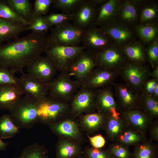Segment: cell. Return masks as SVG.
<instances>
[{
  "label": "cell",
  "instance_id": "f6af8a7d",
  "mask_svg": "<svg viewBox=\"0 0 158 158\" xmlns=\"http://www.w3.org/2000/svg\"><path fill=\"white\" fill-rule=\"evenodd\" d=\"M86 155L87 158H114L108 149L94 147L87 150Z\"/></svg>",
  "mask_w": 158,
  "mask_h": 158
},
{
  "label": "cell",
  "instance_id": "ab89813d",
  "mask_svg": "<svg viewBox=\"0 0 158 158\" xmlns=\"http://www.w3.org/2000/svg\"><path fill=\"white\" fill-rule=\"evenodd\" d=\"M54 129L59 134L71 137L76 136L78 133L76 125L70 120H66L59 123Z\"/></svg>",
  "mask_w": 158,
  "mask_h": 158
},
{
  "label": "cell",
  "instance_id": "277c9868",
  "mask_svg": "<svg viewBox=\"0 0 158 158\" xmlns=\"http://www.w3.org/2000/svg\"><path fill=\"white\" fill-rule=\"evenodd\" d=\"M47 85L49 97L56 100L67 103L70 102L80 87L68 73H60Z\"/></svg>",
  "mask_w": 158,
  "mask_h": 158
},
{
  "label": "cell",
  "instance_id": "f1b7e54d",
  "mask_svg": "<svg viewBox=\"0 0 158 158\" xmlns=\"http://www.w3.org/2000/svg\"><path fill=\"white\" fill-rule=\"evenodd\" d=\"M20 17L30 23L33 15V7L29 0H4Z\"/></svg>",
  "mask_w": 158,
  "mask_h": 158
},
{
  "label": "cell",
  "instance_id": "f546056e",
  "mask_svg": "<svg viewBox=\"0 0 158 158\" xmlns=\"http://www.w3.org/2000/svg\"><path fill=\"white\" fill-rule=\"evenodd\" d=\"M134 147L132 158H158V146L150 140Z\"/></svg>",
  "mask_w": 158,
  "mask_h": 158
},
{
  "label": "cell",
  "instance_id": "9c48e42d",
  "mask_svg": "<svg viewBox=\"0 0 158 158\" xmlns=\"http://www.w3.org/2000/svg\"><path fill=\"white\" fill-rule=\"evenodd\" d=\"M18 85L23 95L38 103L48 96L47 84L44 83L28 73H23L18 78Z\"/></svg>",
  "mask_w": 158,
  "mask_h": 158
},
{
  "label": "cell",
  "instance_id": "ffe728a7",
  "mask_svg": "<svg viewBox=\"0 0 158 158\" xmlns=\"http://www.w3.org/2000/svg\"><path fill=\"white\" fill-rule=\"evenodd\" d=\"M120 0H107L97 8L94 25L104 26L117 21Z\"/></svg>",
  "mask_w": 158,
  "mask_h": 158
},
{
  "label": "cell",
  "instance_id": "9a60e30c",
  "mask_svg": "<svg viewBox=\"0 0 158 158\" xmlns=\"http://www.w3.org/2000/svg\"><path fill=\"white\" fill-rule=\"evenodd\" d=\"M27 67L28 73L47 84L52 81L57 71L53 62L46 56H39Z\"/></svg>",
  "mask_w": 158,
  "mask_h": 158
},
{
  "label": "cell",
  "instance_id": "d590c367",
  "mask_svg": "<svg viewBox=\"0 0 158 158\" xmlns=\"http://www.w3.org/2000/svg\"><path fill=\"white\" fill-rule=\"evenodd\" d=\"M84 0H54L52 5L61 10L62 13H70L74 12Z\"/></svg>",
  "mask_w": 158,
  "mask_h": 158
},
{
  "label": "cell",
  "instance_id": "1f68e13d",
  "mask_svg": "<svg viewBox=\"0 0 158 158\" xmlns=\"http://www.w3.org/2000/svg\"><path fill=\"white\" fill-rule=\"evenodd\" d=\"M10 115L4 114L0 118V137L3 139L13 137L18 132Z\"/></svg>",
  "mask_w": 158,
  "mask_h": 158
},
{
  "label": "cell",
  "instance_id": "ee69618b",
  "mask_svg": "<svg viewBox=\"0 0 158 158\" xmlns=\"http://www.w3.org/2000/svg\"><path fill=\"white\" fill-rule=\"evenodd\" d=\"M54 0H35L33 11V14L45 15L52 5Z\"/></svg>",
  "mask_w": 158,
  "mask_h": 158
},
{
  "label": "cell",
  "instance_id": "8fae6325",
  "mask_svg": "<svg viewBox=\"0 0 158 158\" xmlns=\"http://www.w3.org/2000/svg\"><path fill=\"white\" fill-rule=\"evenodd\" d=\"M82 43L85 50L95 54L113 44L103 30L100 27L95 25L85 30Z\"/></svg>",
  "mask_w": 158,
  "mask_h": 158
},
{
  "label": "cell",
  "instance_id": "30bf717a",
  "mask_svg": "<svg viewBox=\"0 0 158 158\" xmlns=\"http://www.w3.org/2000/svg\"><path fill=\"white\" fill-rule=\"evenodd\" d=\"M96 90L80 87L69 102L70 112L75 115L94 112Z\"/></svg>",
  "mask_w": 158,
  "mask_h": 158
},
{
  "label": "cell",
  "instance_id": "cb8c5ba5",
  "mask_svg": "<svg viewBox=\"0 0 158 158\" xmlns=\"http://www.w3.org/2000/svg\"><path fill=\"white\" fill-rule=\"evenodd\" d=\"M29 25L0 18V44L18 37L21 33L27 31Z\"/></svg>",
  "mask_w": 158,
  "mask_h": 158
},
{
  "label": "cell",
  "instance_id": "ba28073f",
  "mask_svg": "<svg viewBox=\"0 0 158 158\" xmlns=\"http://www.w3.org/2000/svg\"><path fill=\"white\" fill-rule=\"evenodd\" d=\"M97 66L96 54L85 50L74 61L68 73L80 87Z\"/></svg>",
  "mask_w": 158,
  "mask_h": 158
},
{
  "label": "cell",
  "instance_id": "f5cc1de1",
  "mask_svg": "<svg viewBox=\"0 0 158 158\" xmlns=\"http://www.w3.org/2000/svg\"><path fill=\"white\" fill-rule=\"evenodd\" d=\"M152 96L156 99H158V85L156 87Z\"/></svg>",
  "mask_w": 158,
  "mask_h": 158
},
{
  "label": "cell",
  "instance_id": "681fc988",
  "mask_svg": "<svg viewBox=\"0 0 158 158\" xmlns=\"http://www.w3.org/2000/svg\"><path fill=\"white\" fill-rule=\"evenodd\" d=\"M152 72H150V76L153 78L158 79V66L153 69Z\"/></svg>",
  "mask_w": 158,
  "mask_h": 158
},
{
  "label": "cell",
  "instance_id": "60d3db41",
  "mask_svg": "<svg viewBox=\"0 0 158 158\" xmlns=\"http://www.w3.org/2000/svg\"><path fill=\"white\" fill-rule=\"evenodd\" d=\"M146 56L152 69L158 66V39L146 47Z\"/></svg>",
  "mask_w": 158,
  "mask_h": 158
},
{
  "label": "cell",
  "instance_id": "836d02e7",
  "mask_svg": "<svg viewBox=\"0 0 158 158\" xmlns=\"http://www.w3.org/2000/svg\"><path fill=\"white\" fill-rule=\"evenodd\" d=\"M51 28L48 24L44 16L33 14L27 30H30L32 32L45 34Z\"/></svg>",
  "mask_w": 158,
  "mask_h": 158
},
{
  "label": "cell",
  "instance_id": "7dc6e473",
  "mask_svg": "<svg viewBox=\"0 0 158 158\" xmlns=\"http://www.w3.org/2000/svg\"><path fill=\"white\" fill-rule=\"evenodd\" d=\"M91 144L93 147L100 149L103 147L106 143L104 138L101 135H96L89 137Z\"/></svg>",
  "mask_w": 158,
  "mask_h": 158
},
{
  "label": "cell",
  "instance_id": "b9f144b4",
  "mask_svg": "<svg viewBox=\"0 0 158 158\" xmlns=\"http://www.w3.org/2000/svg\"><path fill=\"white\" fill-rule=\"evenodd\" d=\"M114 158H131L132 153L129 147L115 142L111 144L108 149Z\"/></svg>",
  "mask_w": 158,
  "mask_h": 158
},
{
  "label": "cell",
  "instance_id": "4fadbf2b",
  "mask_svg": "<svg viewBox=\"0 0 158 158\" xmlns=\"http://www.w3.org/2000/svg\"><path fill=\"white\" fill-rule=\"evenodd\" d=\"M100 28L108 35L112 44L120 48L137 38L134 27L118 21Z\"/></svg>",
  "mask_w": 158,
  "mask_h": 158
},
{
  "label": "cell",
  "instance_id": "52a82bcc",
  "mask_svg": "<svg viewBox=\"0 0 158 158\" xmlns=\"http://www.w3.org/2000/svg\"><path fill=\"white\" fill-rule=\"evenodd\" d=\"M150 72L146 64L128 61L118 71V75L125 83L140 92L144 83L149 79Z\"/></svg>",
  "mask_w": 158,
  "mask_h": 158
},
{
  "label": "cell",
  "instance_id": "3957f363",
  "mask_svg": "<svg viewBox=\"0 0 158 158\" xmlns=\"http://www.w3.org/2000/svg\"><path fill=\"white\" fill-rule=\"evenodd\" d=\"M85 31L69 22L52 27L50 34L47 37L48 44L68 47L79 46Z\"/></svg>",
  "mask_w": 158,
  "mask_h": 158
},
{
  "label": "cell",
  "instance_id": "816d5d0a",
  "mask_svg": "<svg viewBox=\"0 0 158 158\" xmlns=\"http://www.w3.org/2000/svg\"><path fill=\"white\" fill-rule=\"evenodd\" d=\"M6 145V144L0 139V151L4 150Z\"/></svg>",
  "mask_w": 158,
  "mask_h": 158
},
{
  "label": "cell",
  "instance_id": "d4e9b609",
  "mask_svg": "<svg viewBox=\"0 0 158 158\" xmlns=\"http://www.w3.org/2000/svg\"><path fill=\"white\" fill-rule=\"evenodd\" d=\"M139 23H158V1L144 0L139 6Z\"/></svg>",
  "mask_w": 158,
  "mask_h": 158
},
{
  "label": "cell",
  "instance_id": "83f0119b",
  "mask_svg": "<svg viewBox=\"0 0 158 158\" xmlns=\"http://www.w3.org/2000/svg\"><path fill=\"white\" fill-rule=\"evenodd\" d=\"M147 140L146 135L133 130L128 126L115 142L129 147L135 146Z\"/></svg>",
  "mask_w": 158,
  "mask_h": 158
},
{
  "label": "cell",
  "instance_id": "8d00e7d4",
  "mask_svg": "<svg viewBox=\"0 0 158 158\" xmlns=\"http://www.w3.org/2000/svg\"><path fill=\"white\" fill-rule=\"evenodd\" d=\"M80 153L78 148L68 142H64L59 145L57 150L58 158H75Z\"/></svg>",
  "mask_w": 158,
  "mask_h": 158
},
{
  "label": "cell",
  "instance_id": "c3c4849f",
  "mask_svg": "<svg viewBox=\"0 0 158 158\" xmlns=\"http://www.w3.org/2000/svg\"><path fill=\"white\" fill-rule=\"evenodd\" d=\"M150 139L152 141L158 142V120L156 119L153 121L148 130Z\"/></svg>",
  "mask_w": 158,
  "mask_h": 158
},
{
  "label": "cell",
  "instance_id": "e0dca14e",
  "mask_svg": "<svg viewBox=\"0 0 158 158\" xmlns=\"http://www.w3.org/2000/svg\"><path fill=\"white\" fill-rule=\"evenodd\" d=\"M118 72L96 67L80 86L96 90L113 85Z\"/></svg>",
  "mask_w": 158,
  "mask_h": 158
},
{
  "label": "cell",
  "instance_id": "ac0fdd59",
  "mask_svg": "<svg viewBox=\"0 0 158 158\" xmlns=\"http://www.w3.org/2000/svg\"><path fill=\"white\" fill-rule=\"evenodd\" d=\"M97 7L91 0H84L72 12L73 23L84 30L94 25Z\"/></svg>",
  "mask_w": 158,
  "mask_h": 158
},
{
  "label": "cell",
  "instance_id": "74e56055",
  "mask_svg": "<svg viewBox=\"0 0 158 158\" xmlns=\"http://www.w3.org/2000/svg\"><path fill=\"white\" fill-rule=\"evenodd\" d=\"M44 17L49 25L52 27L69 22L72 20L73 13H52Z\"/></svg>",
  "mask_w": 158,
  "mask_h": 158
},
{
  "label": "cell",
  "instance_id": "bcb514c9",
  "mask_svg": "<svg viewBox=\"0 0 158 158\" xmlns=\"http://www.w3.org/2000/svg\"><path fill=\"white\" fill-rule=\"evenodd\" d=\"M158 85V79H147L144 83L140 90L142 95L152 96L154 90Z\"/></svg>",
  "mask_w": 158,
  "mask_h": 158
},
{
  "label": "cell",
  "instance_id": "44dd1931",
  "mask_svg": "<svg viewBox=\"0 0 158 158\" xmlns=\"http://www.w3.org/2000/svg\"><path fill=\"white\" fill-rule=\"evenodd\" d=\"M139 6L134 0H120L117 21L134 27L139 23Z\"/></svg>",
  "mask_w": 158,
  "mask_h": 158
},
{
  "label": "cell",
  "instance_id": "7c38bea8",
  "mask_svg": "<svg viewBox=\"0 0 158 158\" xmlns=\"http://www.w3.org/2000/svg\"><path fill=\"white\" fill-rule=\"evenodd\" d=\"M97 66L118 72L128 61L121 48L113 44L96 54Z\"/></svg>",
  "mask_w": 158,
  "mask_h": 158
},
{
  "label": "cell",
  "instance_id": "d6986e66",
  "mask_svg": "<svg viewBox=\"0 0 158 158\" xmlns=\"http://www.w3.org/2000/svg\"><path fill=\"white\" fill-rule=\"evenodd\" d=\"M121 113L128 127L145 134L153 121V119L140 108Z\"/></svg>",
  "mask_w": 158,
  "mask_h": 158
},
{
  "label": "cell",
  "instance_id": "484cf974",
  "mask_svg": "<svg viewBox=\"0 0 158 158\" xmlns=\"http://www.w3.org/2000/svg\"><path fill=\"white\" fill-rule=\"evenodd\" d=\"M127 127L126 122L121 113L117 116H108L104 128L107 138L110 141H115Z\"/></svg>",
  "mask_w": 158,
  "mask_h": 158
},
{
  "label": "cell",
  "instance_id": "f907efd6",
  "mask_svg": "<svg viewBox=\"0 0 158 158\" xmlns=\"http://www.w3.org/2000/svg\"><path fill=\"white\" fill-rule=\"evenodd\" d=\"M107 0H91L92 2L96 6H98L102 4Z\"/></svg>",
  "mask_w": 158,
  "mask_h": 158
},
{
  "label": "cell",
  "instance_id": "5b68a950",
  "mask_svg": "<svg viewBox=\"0 0 158 158\" xmlns=\"http://www.w3.org/2000/svg\"><path fill=\"white\" fill-rule=\"evenodd\" d=\"M37 107V103L25 96L10 111V115L20 126L30 127L38 119Z\"/></svg>",
  "mask_w": 158,
  "mask_h": 158
},
{
  "label": "cell",
  "instance_id": "7402d4cb",
  "mask_svg": "<svg viewBox=\"0 0 158 158\" xmlns=\"http://www.w3.org/2000/svg\"><path fill=\"white\" fill-rule=\"evenodd\" d=\"M23 95L18 85H0V109L11 111Z\"/></svg>",
  "mask_w": 158,
  "mask_h": 158
},
{
  "label": "cell",
  "instance_id": "2e32d148",
  "mask_svg": "<svg viewBox=\"0 0 158 158\" xmlns=\"http://www.w3.org/2000/svg\"><path fill=\"white\" fill-rule=\"evenodd\" d=\"M111 86L96 90V109L107 116H117L121 114Z\"/></svg>",
  "mask_w": 158,
  "mask_h": 158
},
{
  "label": "cell",
  "instance_id": "7a4b0ae2",
  "mask_svg": "<svg viewBox=\"0 0 158 158\" xmlns=\"http://www.w3.org/2000/svg\"><path fill=\"white\" fill-rule=\"evenodd\" d=\"M85 50L84 47H68L48 44L44 52L54 63L57 71L68 73L76 60Z\"/></svg>",
  "mask_w": 158,
  "mask_h": 158
},
{
  "label": "cell",
  "instance_id": "4dcf8cb0",
  "mask_svg": "<svg viewBox=\"0 0 158 158\" xmlns=\"http://www.w3.org/2000/svg\"><path fill=\"white\" fill-rule=\"evenodd\" d=\"M108 116L97 111L87 114L83 116L84 125L92 132L104 128Z\"/></svg>",
  "mask_w": 158,
  "mask_h": 158
},
{
  "label": "cell",
  "instance_id": "4316f807",
  "mask_svg": "<svg viewBox=\"0 0 158 158\" xmlns=\"http://www.w3.org/2000/svg\"><path fill=\"white\" fill-rule=\"evenodd\" d=\"M134 28L137 38L146 47L158 39V23H139Z\"/></svg>",
  "mask_w": 158,
  "mask_h": 158
},
{
  "label": "cell",
  "instance_id": "f35d334b",
  "mask_svg": "<svg viewBox=\"0 0 158 158\" xmlns=\"http://www.w3.org/2000/svg\"><path fill=\"white\" fill-rule=\"evenodd\" d=\"M46 152L42 147L37 144L29 146L23 150L16 158H46Z\"/></svg>",
  "mask_w": 158,
  "mask_h": 158
},
{
  "label": "cell",
  "instance_id": "e575fe53",
  "mask_svg": "<svg viewBox=\"0 0 158 158\" xmlns=\"http://www.w3.org/2000/svg\"><path fill=\"white\" fill-rule=\"evenodd\" d=\"M0 18L7 20L20 22L25 24L30 23L18 16L4 0H0Z\"/></svg>",
  "mask_w": 158,
  "mask_h": 158
},
{
  "label": "cell",
  "instance_id": "6da1fadb",
  "mask_svg": "<svg viewBox=\"0 0 158 158\" xmlns=\"http://www.w3.org/2000/svg\"><path fill=\"white\" fill-rule=\"evenodd\" d=\"M48 44L45 34L31 32L0 44V67L22 74L25 67L44 52Z\"/></svg>",
  "mask_w": 158,
  "mask_h": 158
},
{
  "label": "cell",
  "instance_id": "d6a6232c",
  "mask_svg": "<svg viewBox=\"0 0 158 158\" xmlns=\"http://www.w3.org/2000/svg\"><path fill=\"white\" fill-rule=\"evenodd\" d=\"M140 108L153 119L158 118V99L152 96L142 95Z\"/></svg>",
  "mask_w": 158,
  "mask_h": 158
},
{
  "label": "cell",
  "instance_id": "7bdbcfd3",
  "mask_svg": "<svg viewBox=\"0 0 158 158\" xmlns=\"http://www.w3.org/2000/svg\"><path fill=\"white\" fill-rule=\"evenodd\" d=\"M8 68L0 67V85H18V78Z\"/></svg>",
  "mask_w": 158,
  "mask_h": 158
},
{
  "label": "cell",
  "instance_id": "5bb4252c",
  "mask_svg": "<svg viewBox=\"0 0 158 158\" xmlns=\"http://www.w3.org/2000/svg\"><path fill=\"white\" fill-rule=\"evenodd\" d=\"M70 112L68 103L59 101L49 96L37 103L38 119L54 120Z\"/></svg>",
  "mask_w": 158,
  "mask_h": 158
},
{
  "label": "cell",
  "instance_id": "603a6c76",
  "mask_svg": "<svg viewBox=\"0 0 158 158\" xmlns=\"http://www.w3.org/2000/svg\"><path fill=\"white\" fill-rule=\"evenodd\" d=\"M120 48L128 62L139 64L147 62L146 46L138 38Z\"/></svg>",
  "mask_w": 158,
  "mask_h": 158
},
{
  "label": "cell",
  "instance_id": "8992f818",
  "mask_svg": "<svg viewBox=\"0 0 158 158\" xmlns=\"http://www.w3.org/2000/svg\"><path fill=\"white\" fill-rule=\"evenodd\" d=\"M113 85L116 102L121 112L140 108L142 99L140 91L125 83H114Z\"/></svg>",
  "mask_w": 158,
  "mask_h": 158
}]
</instances>
